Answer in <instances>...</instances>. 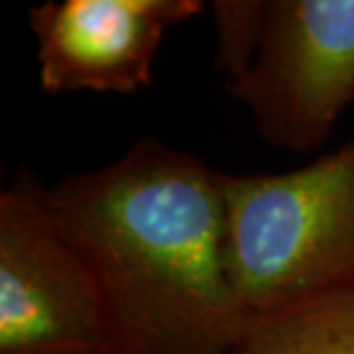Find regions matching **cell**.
I'll list each match as a JSON object with an SVG mask.
<instances>
[{"mask_svg":"<svg viewBox=\"0 0 354 354\" xmlns=\"http://www.w3.org/2000/svg\"><path fill=\"white\" fill-rule=\"evenodd\" d=\"M221 180L196 154L140 138L46 189L95 286L106 354H228L242 336Z\"/></svg>","mask_w":354,"mask_h":354,"instance_id":"obj_1","label":"cell"},{"mask_svg":"<svg viewBox=\"0 0 354 354\" xmlns=\"http://www.w3.org/2000/svg\"><path fill=\"white\" fill-rule=\"evenodd\" d=\"M225 263L249 317L354 279V140L286 173H223Z\"/></svg>","mask_w":354,"mask_h":354,"instance_id":"obj_2","label":"cell"},{"mask_svg":"<svg viewBox=\"0 0 354 354\" xmlns=\"http://www.w3.org/2000/svg\"><path fill=\"white\" fill-rule=\"evenodd\" d=\"M228 92L265 143L317 150L354 104V0H269L256 58Z\"/></svg>","mask_w":354,"mask_h":354,"instance_id":"obj_3","label":"cell"},{"mask_svg":"<svg viewBox=\"0 0 354 354\" xmlns=\"http://www.w3.org/2000/svg\"><path fill=\"white\" fill-rule=\"evenodd\" d=\"M0 354H106L92 279L32 175L0 194Z\"/></svg>","mask_w":354,"mask_h":354,"instance_id":"obj_4","label":"cell"},{"mask_svg":"<svg viewBox=\"0 0 354 354\" xmlns=\"http://www.w3.org/2000/svg\"><path fill=\"white\" fill-rule=\"evenodd\" d=\"M205 12L201 0H60L28 12L48 95H133L152 83L161 41Z\"/></svg>","mask_w":354,"mask_h":354,"instance_id":"obj_5","label":"cell"},{"mask_svg":"<svg viewBox=\"0 0 354 354\" xmlns=\"http://www.w3.org/2000/svg\"><path fill=\"white\" fill-rule=\"evenodd\" d=\"M228 354H354V279L249 317Z\"/></svg>","mask_w":354,"mask_h":354,"instance_id":"obj_6","label":"cell"},{"mask_svg":"<svg viewBox=\"0 0 354 354\" xmlns=\"http://www.w3.org/2000/svg\"><path fill=\"white\" fill-rule=\"evenodd\" d=\"M269 0H216L214 17L218 46L214 65L230 81H237L251 67L267 21Z\"/></svg>","mask_w":354,"mask_h":354,"instance_id":"obj_7","label":"cell"}]
</instances>
